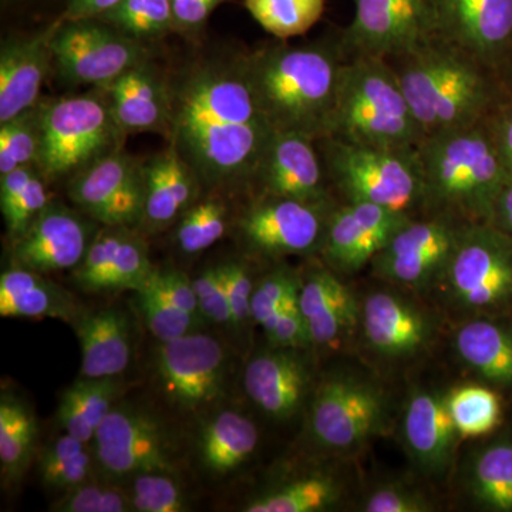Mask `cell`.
Here are the masks:
<instances>
[{"mask_svg": "<svg viewBox=\"0 0 512 512\" xmlns=\"http://www.w3.org/2000/svg\"><path fill=\"white\" fill-rule=\"evenodd\" d=\"M328 137L366 146L419 147L423 131L386 59L346 57Z\"/></svg>", "mask_w": 512, "mask_h": 512, "instance_id": "obj_5", "label": "cell"}, {"mask_svg": "<svg viewBox=\"0 0 512 512\" xmlns=\"http://www.w3.org/2000/svg\"><path fill=\"white\" fill-rule=\"evenodd\" d=\"M355 16L339 33L346 57L389 59L434 36L433 0H353Z\"/></svg>", "mask_w": 512, "mask_h": 512, "instance_id": "obj_13", "label": "cell"}, {"mask_svg": "<svg viewBox=\"0 0 512 512\" xmlns=\"http://www.w3.org/2000/svg\"><path fill=\"white\" fill-rule=\"evenodd\" d=\"M447 406L461 439L491 436L504 423V397L484 383L450 390Z\"/></svg>", "mask_w": 512, "mask_h": 512, "instance_id": "obj_36", "label": "cell"}, {"mask_svg": "<svg viewBox=\"0 0 512 512\" xmlns=\"http://www.w3.org/2000/svg\"><path fill=\"white\" fill-rule=\"evenodd\" d=\"M136 293L138 311L146 320L151 335L158 342H170V340L183 338L188 333L195 332L197 325H200L197 320L177 308L164 295L163 291L154 284L151 275L146 285Z\"/></svg>", "mask_w": 512, "mask_h": 512, "instance_id": "obj_40", "label": "cell"}, {"mask_svg": "<svg viewBox=\"0 0 512 512\" xmlns=\"http://www.w3.org/2000/svg\"><path fill=\"white\" fill-rule=\"evenodd\" d=\"M57 512H128L134 511L130 495L120 488L87 481L79 487L64 491L63 497L52 505Z\"/></svg>", "mask_w": 512, "mask_h": 512, "instance_id": "obj_45", "label": "cell"}, {"mask_svg": "<svg viewBox=\"0 0 512 512\" xmlns=\"http://www.w3.org/2000/svg\"><path fill=\"white\" fill-rule=\"evenodd\" d=\"M74 325L82 350V377H117L127 369L131 360V332L123 312L101 309L80 316Z\"/></svg>", "mask_w": 512, "mask_h": 512, "instance_id": "obj_29", "label": "cell"}, {"mask_svg": "<svg viewBox=\"0 0 512 512\" xmlns=\"http://www.w3.org/2000/svg\"><path fill=\"white\" fill-rule=\"evenodd\" d=\"M93 458L89 451L84 450L79 456L72 458L55 470L42 474L43 484L52 490L69 491L92 480Z\"/></svg>", "mask_w": 512, "mask_h": 512, "instance_id": "obj_53", "label": "cell"}, {"mask_svg": "<svg viewBox=\"0 0 512 512\" xmlns=\"http://www.w3.org/2000/svg\"><path fill=\"white\" fill-rule=\"evenodd\" d=\"M76 312L72 295L42 274L15 266L0 276L2 318L72 320Z\"/></svg>", "mask_w": 512, "mask_h": 512, "instance_id": "obj_31", "label": "cell"}, {"mask_svg": "<svg viewBox=\"0 0 512 512\" xmlns=\"http://www.w3.org/2000/svg\"><path fill=\"white\" fill-rule=\"evenodd\" d=\"M175 30L198 32L225 0H171Z\"/></svg>", "mask_w": 512, "mask_h": 512, "instance_id": "obj_54", "label": "cell"}, {"mask_svg": "<svg viewBox=\"0 0 512 512\" xmlns=\"http://www.w3.org/2000/svg\"><path fill=\"white\" fill-rule=\"evenodd\" d=\"M466 497L487 512H512V431L485 441L468 457Z\"/></svg>", "mask_w": 512, "mask_h": 512, "instance_id": "obj_30", "label": "cell"}, {"mask_svg": "<svg viewBox=\"0 0 512 512\" xmlns=\"http://www.w3.org/2000/svg\"><path fill=\"white\" fill-rule=\"evenodd\" d=\"M402 429L407 453L421 471L441 477L450 470L461 437L447 406V393L417 389L406 404Z\"/></svg>", "mask_w": 512, "mask_h": 512, "instance_id": "obj_24", "label": "cell"}, {"mask_svg": "<svg viewBox=\"0 0 512 512\" xmlns=\"http://www.w3.org/2000/svg\"><path fill=\"white\" fill-rule=\"evenodd\" d=\"M413 215L377 207L369 202L336 204L319 254L336 274H356L372 264L376 255Z\"/></svg>", "mask_w": 512, "mask_h": 512, "instance_id": "obj_17", "label": "cell"}, {"mask_svg": "<svg viewBox=\"0 0 512 512\" xmlns=\"http://www.w3.org/2000/svg\"><path fill=\"white\" fill-rule=\"evenodd\" d=\"M101 92L39 103L36 168L46 181L73 177L121 150L127 134L114 119L106 92Z\"/></svg>", "mask_w": 512, "mask_h": 512, "instance_id": "obj_7", "label": "cell"}, {"mask_svg": "<svg viewBox=\"0 0 512 512\" xmlns=\"http://www.w3.org/2000/svg\"><path fill=\"white\" fill-rule=\"evenodd\" d=\"M99 20L138 42L158 39L175 30L171 0H123Z\"/></svg>", "mask_w": 512, "mask_h": 512, "instance_id": "obj_38", "label": "cell"}, {"mask_svg": "<svg viewBox=\"0 0 512 512\" xmlns=\"http://www.w3.org/2000/svg\"><path fill=\"white\" fill-rule=\"evenodd\" d=\"M227 222L228 210L222 201L207 200L192 205L178 224V247L188 255L205 251L224 237Z\"/></svg>", "mask_w": 512, "mask_h": 512, "instance_id": "obj_41", "label": "cell"}, {"mask_svg": "<svg viewBox=\"0 0 512 512\" xmlns=\"http://www.w3.org/2000/svg\"><path fill=\"white\" fill-rule=\"evenodd\" d=\"M275 131L249 84L244 57L194 67L170 83V137L212 187L252 184Z\"/></svg>", "mask_w": 512, "mask_h": 512, "instance_id": "obj_1", "label": "cell"}, {"mask_svg": "<svg viewBox=\"0 0 512 512\" xmlns=\"http://www.w3.org/2000/svg\"><path fill=\"white\" fill-rule=\"evenodd\" d=\"M454 346L480 383L512 399V316L468 318L457 330Z\"/></svg>", "mask_w": 512, "mask_h": 512, "instance_id": "obj_27", "label": "cell"}, {"mask_svg": "<svg viewBox=\"0 0 512 512\" xmlns=\"http://www.w3.org/2000/svg\"><path fill=\"white\" fill-rule=\"evenodd\" d=\"M441 285L467 318L512 316L510 235L490 222L467 224Z\"/></svg>", "mask_w": 512, "mask_h": 512, "instance_id": "obj_8", "label": "cell"}, {"mask_svg": "<svg viewBox=\"0 0 512 512\" xmlns=\"http://www.w3.org/2000/svg\"><path fill=\"white\" fill-rule=\"evenodd\" d=\"M299 350L274 346L256 355L245 369V393L269 419H293L311 393V366Z\"/></svg>", "mask_w": 512, "mask_h": 512, "instance_id": "obj_21", "label": "cell"}, {"mask_svg": "<svg viewBox=\"0 0 512 512\" xmlns=\"http://www.w3.org/2000/svg\"><path fill=\"white\" fill-rule=\"evenodd\" d=\"M84 450H87L86 443L64 433L42 451V456L39 458L40 476L79 456Z\"/></svg>", "mask_w": 512, "mask_h": 512, "instance_id": "obj_56", "label": "cell"}, {"mask_svg": "<svg viewBox=\"0 0 512 512\" xmlns=\"http://www.w3.org/2000/svg\"><path fill=\"white\" fill-rule=\"evenodd\" d=\"M386 394L355 375L328 377L316 389L309 430L318 446L338 454L362 450L387 426Z\"/></svg>", "mask_w": 512, "mask_h": 512, "instance_id": "obj_9", "label": "cell"}, {"mask_svg": "<svg viewBox=\"0 0 512 512\" xmlns=\"http://www.w3.org/2000/svg\"><path fill=\"white\" fill-rule=\"evenodd\" d=\"M156 373L161 392L184 410L210 406L224 394L227 355L217 339L192 332L183 338L160 342Z\"/></svg>", "mask_w": 512, "mask_h": 512, "instance_id": "obj_15", "label": "cell"}, {"mask_svg": "<svg viewBox=\"0 0 512 512\" xmlns=\"http://www.w3.org/2000/svg\"><path fill=\"white\" fill-rule=\"evenodd\" d=\"M343 484L329 474H309L256 497L244 508L247 512H318L339 503Z\"/></svg>", "mask_w": 512, "mask_h": 512, "instance_id": "obj_35", "label": "cell"}, {"mask_svg": "<svg viewBox=\"0 0 512 512\" xmlns=\"http://www.w3.org/2000/svg\"><path fill=\"white\" fill-rule=\"evenodd\" d=\"M49 202L46 180L37 170L22 194L8 208L2 210L10 239L13 241V239L19 238L36 220L37 215L45 210Z\"/></svg>", "mask_w": 512, "mask_h": 512, "instance_id": "obj_48", "label": "cell"}, {"mask_svg": "<svg viewBox=\"0 0 512 512\" xmlns=\"http://www.w3.org/2000/svg\"><path fill=\"white\" fill-rule=\"evenodd\" d=\"M192 284L204 319L217 325L232 326L231 308L220 266L205 269Z\"/></svg>", "mask_w": 512, "mask_h": 512, "instance_id": "obj_49", "label": "cell"}, {"mask_svg": "<svg viewBox=\"0 0 512 512\" xmlns=\"http://www.w3.org/2000/svg\"><path fill=\"white\" fill-rule=\"evenodd\" d=\"M299 308L313 346H333L360 323L355 293L329 266L313 269L302 279Z\"/></svg>", "mask_w": 512, "mask_h": 512, "instance_id": "obj_26", "label": "cell"}, {"mask_svg": "<svg viewBox=\"0 0 512 512\" xmlns=\"http://www.w3.org/2000/svg\"><path fill=\"white\" fill-rule=\"evenodd\" d=\"M386 60L424 138L484 123L508 100L493 67L440 36Z\"/></svg>", "mask_w": 512, "mask_h": 512, "instance_id": "obj_2", "label": "cell"}, {"mask_svg": "<svg viewBox=\"0 0 512 512\" xmlns=\"http://www.w3.org/2000/svg\"><path fill=\"white\" fill-rule=\"evenodd\" d=\"M229 308H231L232 328H244L252 320V295L254 284L247 265L241 262H228L220 265Z\"/></svg>", "mask_w": 512, "mask_h": 512, "instance_id": "obj_50", "label": "cell"}, {"mask_svg": "<svg viewBox=\"0 0 512 512\" xmlns=\"http://www.w3.org/2000/svg\"><path fill=\"white\" fill-rule=\"evenodd\" d=\"M123 0H69L64 10L62 19L83 20L99 19L104 13L116 8Z\"/></svg>", "mask_w": 512, "mask_h": 512, "instance_id": "obj_57", "label": "cell"}, {"mask_svg": "<svg viewBox=\"0 0 512 512\" xmlns=\"http://www.w3.org/2000/svg\"><path fill=\"white\" fill-rule=\"evenodd\" d=\"M329 184L346 202L413 215L423 202V170L417 148L349 143L335 137L316 141Z\"/></svg>", "mask_w": 512, "mask_h": 512, "instance_id": "obj_6", "label": "cell"}, {"mask_svg": "<svg viewBox=\"0 0 512 512\" xmlns=\"http://www.w3.org/2000/svg\"><path fill=\"white\" fill-rule=\"evenodd\" d=\"M360 319L367 346L386 359L419 355L433 338L430 316L397 293H370L360 308Z\"/></svg>", "mask_w": 512, "mask_h": 512, "instance_id": "obj_22", "label": "cell"}, {"mask_svg": "<svg viewBox=\"0 0 512 512\" xmlns=\"http://www.w3.org/2000/svg\"><path fill=\"white\" fill-rule=\"evenodd\" d=\"M508 173L512 174V101L507 100L484 121Z\"/></svg>", "mask_w": 512, "mask_h": 512, "instance_id": "obj_55", "label": "cell"}, {"mask_svg": "<svg viewBox=\"0 0 512 512\" xmlns=\"http://www.w3.org/2000/svg\"><path fill=\"white\" fill-rule=\"evenodd\" d=\"M434 35L497 69L512 46V0H433Z\"/></svg>", "mask_w": 512, "mask_h": 512, "instance_id": "obj_19", "label": "cell"}, {"mask_svg": "<svg viewBox=\"0 0 512 512\" xmlns=\"http://www.w3.org/2000/svg\"><path fill=\"white\" fill-rule=\"evenodd\" d=\"M131 503L138 512H184L188 510L183 490L173 474L150 471L133 477Z\"/></svg>", "mask_w": 512, "mask_h": 512, "instance_id": "obj_42", "label": "cell"}, {"mask_svg": "<svg viewBox=\"0 0 512 512\" xmlns=\"http://www.w3.org/2000/svg\"><path fill=\"white\" fill-rule=\"evenodd\" d=\"M433 504L426 495L400 484L380 485L367 495L362 511L366 512H429Z\"/></svg>", "mask_w": 512, "mask_h": 512, "instance_id": "obj_51", "label": "cell"}, {"mask_svg": "<svg viewBox=\"0 0 512 512\" xmlns=\"http://www.w3.org/2000/svg\"><path fill=\"white\" fill-rule=\"evenodd\" d=\"M301 284L302 279L286 266L265 276L252 295V320L256 325L262 328L272 316L281 311L289 293Z\"/></svg>", "mask_w": 512, "mask_h": 512, "instance_id": "obj_47", "label": "cell"}, {"mask_svg": "<svg viewBox=\"0 0 512 512\" xmlns=\"http://www.w3.org/2000/svg\"><path fill=\"white\" fill-rule=\"evenodd\" d=\"M126 228L107 227L90 242L86 256L76 268L74 281L86 292H106L107 278Z\"/></svg>", "mask_w": 512, "mask_h": 512, "instance_id": "obj_43", "label": "cell"}, {"mask_svg": "<svg viewBox=\"0 0 512 512\" xmlns=\"http://www.w3.org/2000/svg\"><path fill=\"white\" fill-rule=\"evenodd\" d=\"M252 185L261 190V195L311 204L335 202L318 144L303 134L275 133Z\"/></svg>", "mask_w": 512, "mask_h": 512, "instance_id": "obj_18", "label": "cell"}, {"mask_svg": "<svg viewBox=\"0 0 512 512\" xmlns=\"http://www.w3.org/2000/svg\"><path fill=\"white\" fill-rule=\"evenodd\" d=\"M93 441L101 471L114 480L150 471L174 474L167 430L146 410L114 407Z\"/></svg>", "mask_w": 512, "mask_h": 512, "instance_id": "obj_14", "label": "cell"}, {"mask_svg": "<svg viewBox=\"0 0 512 512\" xmlns=\"http://www.w3.org/2000/svg\"><path fill=\"white\" fill-rule=\"evenodd\" d=\"M495 72H497L498 79H500L501 86H503L505 96L512 101V46L505 53L501 62L498 63Z\"/></svg>", "mask_w": 512, "mask_h": 512, "instance_id": "obj_59", "label": "cell"}, {"mask_svg": "<svg viewBox=\"0 0 512 512\" xmlns=\"http://www.w3.org/2000/svg\"><path fill=\"white\" fill-rule=\"evenodd\" d=\"M120 392V383L116 377H82L62 394L56 413L59 426L64 433L83 443H90L103 421L116 407Z\"/></svg>", "mask_w": 512, "mask_h": 512, "instance_id": "obj_33", "label": "cell"}, {"mask_svg": "<svg viewBox=\"0 0 512 512\" xmlns=\"http://www.w3.org/2000/svg\"><path fill=\"white\" fill-rule=\"evenodd\" d=\"M151 278H153L154 284L163 291L164 295L177 308L191 315L198 323L204 322L205 319L201 313L194 284L187 276L178 271H158V269H154Z\"/></svg>", "mask_w": 512, "mask_h": 512, "instance_id": "obj_52", "label": "cell"}, {"mask_svg": "<svg viewBox=\"0 0 512 512\" xmlns=\"http://www.w3.org/2000/svg\"><path fill=\"white\" fill-rule=\"evenodd\" d=\"M301 285L293 289L285 299L281 311L272 316L262 326L266 338L275 348L306 349L311 348L312 339L308 326L299 308Z\"/></svg>", "mask_w": 512, "mask_h": 512, "instance_id": "obj_46", "label": "cell"}, {"mask_svg": "<svg viewBox=\"0 0 512 512\" xmlns=\"http://www.w3.org/2000/svg\"><path fill=\"white\" fill-rule=\"evenodd\" d=\"M345 60L339 35L311 45L278 43L244 56L256 103L272 130L315 141L328 137Z\"/></svg>", "mask_w": 512, "mask_h": 512, "instance_id": "obj_3", "label": "cell"}, {"mask_svg": "<svg viewBox=\"0 0 512 512\" xmlns=\"http://www.w3.org/2000/svg\"><path fill=\"white\" fill-rule=\"evenodd\" d=\"M37 423L18 397L3 392L0 397V468L8 483H19L35 458Z\"/></svg>", "mask_w": 512, "mask_h": 512, "instance_id": "obj_34", "label": "cell"}, {"mask_svg": "<svg viewBox=\"0 0 512 512\" xmlns=\"http://www.w3.org/2000/svg\"><path fill=\"white\" fill-rule=\"evenodd\" d=\"M62 18L35 35L13 37L0 50V123H5L39 103L50 72L53 39Z\"/></svg>", "mask_w": 512, "mask_h": 512, "instance_id": "obj_23", "label": "cell"}, {"mask_svg": "<svg viewBox=\"0 0 512 512\" xmlns=\"http://www.w3.org/2000/svg\"><path fill=\"white\" fill-rule=\"evenodd\" d=\"M198 181L173 144L144 163L146 198L141 224L158 231L183 217L195 200Z\"/></svg>", "mask_w": 512, "mask_h": 512, "instance_id": "obj_28", "label": "cell"}, {"mask_svg": "<svg viewBox=\"0 0 512 512\" xmlns=\"http://www.w3.org/2000/svg\"><path fill=\"white\" fill-rule=\"evenodd\" d=\"M335 205L261 195L239 218V234L251 251L268 258L319 254Z\"/></svg>", "mask_w": 512, "mask_h": 512, "instance_id": "obj_12", "label": "cell"}, {"mask_svg": "<svg viewBox=\"0 0 512 512\" xmlns=\"http://www.w3.org/2000/svg\"><path fill=\"white\" fill-rule=\"evenodd\" d=\"M258 443V429L248 417L224 410L202 427L198 453L208 473L227 476L247 463Z\"/></svg>", "mask_w": 512, "mask_h": 512, "instance_id": "obj_32", "label": "cell"}, {"mask_svg": "<svg viewBox=\"0 0 512 512\" xmlns=\"http://www.w3.org/2000/svg\"><path fill=\"white\" fill-rule=\"evenodd\" d=\"M90 227L79 214L49 202L30 227L12 241L15 266L37 274L77 268L90 247Z\"/></svg>", "mask_w": 512, "mask_h": 512, "instance_id": "obj_20", "label": "cell"}, {"mask_svg": "<svg viewBox=\"0 0 512 512\" xmlns=\"http://www.w3.org/2000/svg\"><path fill=\"white\" fill-rule=\"evenodd\" d=\"M466 225L447 215L413 217L373 259V271L417 291L440 285Z\"/></svg>", "mask_w": 512, "mask_h": 512, "instance_id": "obj_11", "label": "cell"}, {"mask_svg": "<svg viewBox=\"0 0 512 512\" xmlns=\"http://www.w3.org/2000/svg\"><path fill=\"white\" fill-rule=\"evenodd\" d=\"M60 76L76 86H109L131 67L146 62L143 42L99 19L63 20L53 39Z\"/></svg>", "mask_w": 512, "mask_h": 512, "instance_id": "obj_10", "label": "cell"}, {"mask_svg": "<svg viewBox=\"0 0 512 512\" xmlns=\"http://www.w3.org/2000/svg\"><path fill=\"white\" fill-rule=\"evenodd\" d=\"M490 224L512 238V174L508 175L503 187L498 192Z\"/></svg>", "mask_w": 512, "mask_h": 512, "instance_id": "obj_58", "label": "cell"}, {"mask_svg": "<svg viewBox=\"0 0 512 512\" xmlns=\"http://www.w3.org/2000/svg\"><path fill=\"white\" fill-rule=\"evenodd\" d=\"M154 266L151 264L150 256L143 239L124 231L119 251H117L114 264L111 266L109 278H107V291H140L150 275L153 274Z\"/></svg>", "mask_w": 512, "mask_h": 512, "instance_id": "obj_44", "label": "cell"}, {"mask_svg": "<svg viewBox=\"0 0 512 512\" xmlns=\"http://www.w3.org/2000/svg\"><path fill=\"white\" fill-rule=\"evenodd\" d=\"M417 150L424 215H447L466 224L490 222L510 173L485 123L426 137Z\"/></svg>", "mask_w": 512, "mask_h": 512, "instance_id": "obj_4", "label": "cell"}, {"mask_svg": "<svg viewBox=\"0 0 512 512\" xmlns=\"http://www.w3.org/2000/svg\"><path fill=\"white\" fill-rule=\"evenodd\" d=\"M111 113L126 134L170 130V83L146 62L131 67L103 87Z\"/></svg>", "mask_w": 512, "mask_h": 512, "instance_id": "obj_25", "label": "cell"}, {"mask_svg": "<svg viewBox=\"0 0 512 512\" xmlns=\"http://www.w3.org/2000/svg\"><path fill=\"white\" fill-rule=\"evenodd\" d=\"M255 22L279 40L302 36L322 19L326 0H245Z\"/></svg>", "mask_w": 512, "mask_h": 512, "instance_id": "obj_37", "label": "cell"}, {"mask_svg": "<svg viewBox=\"0 0 512 512\" xmlns=\"http://www.w3.org/2000/svg\"><path fill=\"white\" fill-rule=\"evenodd\" d=\"M40 150L39 103L0 123V175L37 163Z\"/></svg>", "mask_w": 512, "mask_h": 512, "instance_id": "obj_39", "label": "cell"}, {"mask_svg": "<svg viewBox=\"0 0 512 512\" xmlns=\"http://www.w3.org/2000/svg\"><path fill=\"white\" fill-rule=\"evenodd\" d=\"M70 200L94 221L113 228L141 224L144 215V163L123 150L73 175Z\"/></svg>", "mask_w": 512, "mask_h": 512, "instance_id": "obj_16", "label": "cell"}]
</instances>
